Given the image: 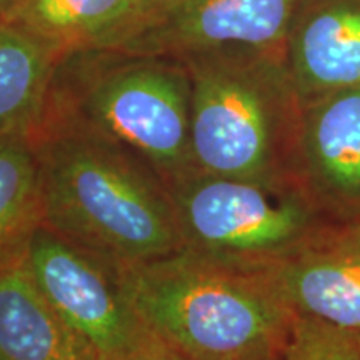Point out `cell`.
Here are the masks:
<instances>
[{
  "label": "cell",
  "instance_id": "cell-1",
  "mask_svg": "<svg viewBox=\"0 0 360 360\" xmlns=\"http://www.w3.org/2000/svg\"><path fill=\"white\" fill-rule=\"evenodd\" d=\"M40 225L130 267L180 250L172 199L159 175L77 124L32 132Z\"/></svg>",
  "mask_w": 360,
  "mask_h": 360
},
{
  "label": "cell",
  "instance_id": "cell-2",
  "mask_svg": "<svg viewBox=\"0 0 360 360\" xmlns=\"http://www.w3.org/2000/svg\"><path fill=\"white\" fill-rule=\"evenodd\" d=\"M120 272L148 330L192 360H276L295 319L260 270L179 250Z\"/></svg>",
  "mask_w": 360,
  "mask_h": 360
},
{
  "label": "cell",
  "instance_id": "cell-3",
  "mask_svg": "<svg viewBox=\"0 0 360 360\" xmlns=\"http://www.w3.org/2000/svg\"><path fill=\"white\" fill-rule=\"evenodd\" d=\"M192 170L219 177H295L302 101L285 57L254 51L191 56Z\"/></svg>",
  "mask_w": 360,
  "mask_h": 360
},
{
  "label": "cell",
  "instance_id": "cell-4",
  "mask_svg": "<svg viewBox=\"0 0 360 360\" xmlns=\"http://www.w3.org/2000/svg\"><path fill=\"white\" fill-rule=\"evenodd\" d=\"M180 250L249 270H270L339 225L294 179L252 180L191 170L167 186Z\"/></svg>",
  "mask_w": 360,
  "mask_h": 360
},
{
  "label": "cell",
  "instance_id": "cell-5",
  "mask_svg": "<svg viewBox=\"0 0 360 360\" xmlns=\"http://www.w3.org/2000/svg\"><path fill=\"white\" fill-rule=\"evenodd\" d=\"M192 84L187 67L139 60L94 77L72 120L172 184L192 170Z\"/></svg>",
  "mask_w": 360,
  "mask_h": 360
},
{
  "label": "cell",
  "instance_id": "cell-6",
  "mask_svg": "<svg viewBox=\"0 0 360 360\" xmlns=\"http://www.w3.org/2000/svg\"><path fill=\"white\" fill-rule=\"evenodd\" d=\"M30 277L97 359L137 347L150 330L135 312L119 265L39 225L24 250Z\"/></svg>",
  "mask_w": 360,
  "mask_h": 360
},
{
  "label": "cell",
  "instance_id": "cell-7",
  "mask_svg": "<svg viewBox=\"0 0 360 360\" xmlns=\"http://www.w3.org/2000/svg\"><path fill=\"white\" fill-rule=\"evenodd\" d=\"M295 179L332 222L360 217V87L302 103Z\"/></svg>",
  "mask_w": 360,
  "mask_h": 360
},
{
  "label": "cell",
  "instance_id": "cell-8",
  "mask_svg": "<svg viewBox=\"0 0 360 360\" xmlns=\"http://www.w3.org/2000/svg\"><path fill=\"white\" fill-rule=\"evenodd\" d=\"M300 0H177L157 30L135 35L139 52L186 51L191 56L254 51L285 57Z\"/></svg>",
  "mask_w": 360,
  "mask_h": 360
},
{
  "label": "cell",
  "instance_id": "cell-9",
  "mask_svg": "<svg viewBox=\"0 0 360 360\" xmlns=\"http://www.w3.org/2000/svg\"><path fill=\"white\" fill-rule=\"evenodd\" d=\"M285 65L302 103L360 87V0H300Z\"/></svg>",
  "mask_w": 360,
  "mask_h": 360
},
{
  "label": "cell",
  "instance_id": "cell-10",
  "mask_svg": "<svg viewBox=\"0 0 360 360\" xmlns=\"http://www.w3.org/2000/svg\"><path fill=\"white\" fill-rule=\"evenodd\" d=\"M265 272L295 315L360 334V238L345 225Z\"/></svg>",
  "mask_w": 360,
  "mask_h": 360
},
{
  "label": "cell",
  "instance_id": "cell-11",
  "mask_svg": "<svg viewBox=\"0 0 360 360\" xmlns=\"http://www.w3.org/2000/svg\"><path fill=\"white\" fill-rule=\"evenodd\" d=\"M35 285L20 257L0 264V360H96Z\"/></svg>",
  "mask_w": 360,
  "mask_h": 360
},
{
  "label": "cell",
  "instance_id": "cell-12",
  "mask_svg": "<svg viewBox=\"0 0 360 360\" xmlns=\"http://www.w3.org/2000/svg\"><path fill=\"white\" fill-rule=\"evenodd\" d=\"M53 47L20 27L0 22V135L37 127L47 107Z\"/></svg>",
  "mask_w": 360,
  "mask_h": 360
},
{
  "label": "cell",
  "instance_id": "cell-13",
  "mask_svg": "<svg viewBox=\"0 0 360 360\" xmlns=\"http://www.w3.org/2000/svg\"><path fill=\"white\" fill-rule=\"evenodd\" d=\"M39 225V165L30 134L0 135V264L20 257Z\"/></svg>",
  "mask_w": 360,
  "mask_h": 360
},
{
  "label": "cell",
  "instance_id": "cell-14",
  "mask_svg": "<svg viewBox=\"0 0 360 360\" xmlns=\"http://www.w3.org/2000/svg\"><path fill=\"white\" fill-rule=\"evenodd\" d=\"M143 4L146 0H19L2 22L51 45L103 39Z\"/></svg>",
  "mask_w": 360,
  "mask_h": 360
},
{
  "label": "cell",
  "instance_id": "cell-15",
  "mask_svg": "<svg viewBox=\"0 0 360 360\" xmlns=\"http://www.w3.org/2000/svg\"><path fill=\"white\" fill-rule=\"evenodd\" d=\"M277 360H360V337L295 315Z\"/></svg>",
  "mask_w": 360,
  "mask_h": 360
},
{
  "label": "cell",
  "instance_id": "cell-16",
  "mask_svg": "<svg viewBox=\"0 0 360 360\" xmlns=\"http://www.w3.org/2000/svg\"><path fill=\"white\" fill-rule=\"evenodd\" d=\"M96 360H192L187 355H184L172 345L162 340L160 337L152 334L142 340L137 347L127 350V352L112 355V357H103Z\"/></svg>",
  "mask_w": 360,
  "mask_h": 360
},
{
  "label": "cell",
  "instance_id": "cell-17",
  "mask_svg": "<svg viewBox=\"0 0 360 360\" xmlns=\"http://www.w3.org/2000/svg\"><path fill=\"white\" fill-rule=\"evenodd\" d=\"M17 4H19V0H0V22L6 19Z\"/></svg>",
  "mask_w": 360,
  "mask_h": 360
},
{
  "label": "cell",
  "instance_id": "cell-18",
  "mask_svg": "<svg viewBox=\"0 0 360 360\" xmlns=\"http://www.w3.org/2000/svg\"><path fill=\"white\" fill-rule=\"evenodd\" d=\"M345 227H347L349 231L352 232L355 237L360 238V217H359L357 220H354V222H350V224H345Z\"/></svg>",
  "mask_w": 360,
  "mask_h": 360
},
{
  "label": "cell",
  "instance_id": "cell-19",
  "mask_svg": "<svg viewBox=\"0 0 360 360\" xmlns=\"http://www.w3.org/2000/svg\"><path fill=\"white\" fill-rule=\"evenodd\" d=\"M359 337H360V334H359Z\"/></svg>",
  "mask_w": 360,
  "mask_h": 360
},
{
  "label": "cell",
  "instance_id": "cell-20",
  "mask_svg": "<svg viewBox=\"0 0 360 360\" xmlns=\"http://www.w3.org/2000/svg\"><path fill=\"white\" fill-rule=\"evenodd\" d=\"M276 360H277V359H276Z\"/></svg>",
  "mask_w": 360,
  "mask_h": 360
}]
</instances>
